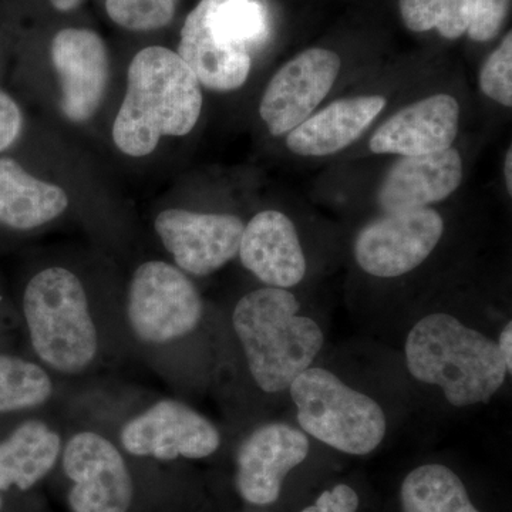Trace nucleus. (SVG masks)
I'll return each mask as SVG.
<instances>
[{"label":"nucleus","mask_w":512,"mask_h":512,"mask_svg":"<svg viewBox=\"0 0 512 512\" xmlns=\"http://www.w3.org/2000/svg\"><path fill=\"white\" fill-rule=\"evenodd\" d=\"M23 131V114L15 99L0 89V154L19 140Z\"/></svg>","instance_id":"nucleus-27"},{"label":"nucleus","mask_w":512,"mask_h":512,"mask_svg":"<svg viewBox=\"0 0 512 512\" xmlns=\"http://www.w3.org/2000/svg\"><path fill=\"white\" fill-rule=\"evenodd\" d=\"M460 128V104L450 94H434L397 111L369 141L375 154L426 156L453 146Z\"/></svg>","instance_id":"nucleus-15"},{"label":"nucleus","mask_w":512,"mask_h":512,"mask_svg":"<svg viewBox=\"0 0 512 512\" xmlns=\"http://www.w3.org/2000/svg\"><path fill=\"white\" fill-rule=\"evenodd\" d=\"M30 343L40 362L79 375L96 359L99 338L82 281L60 266L43 269L23 293Z\"/></svg>","instance_id":"nucleus-5"},{"label":"nucleus","mask_w":512,"mask_h":512,"mask_svg":"<svg viewBox=\"0 0 512 512\" xmlns=\"http://www.w3.org/2000/svg\"><path fill=\"white\" fill-rule=\"evenodd\" d=\"M510 0H471L468 36L476 42H490L500 33Z\"/></svg>","instance_id":"nucleus-26"},{"label":"nucleus","mask_w":512,"mask_h":512,"mask_svg":"<svg viewBox=\"0 0 512 512\" xmlns=\"http://www.w3.org/2000/svg\"><path fill=\"white\" fill-rule=\"evenodd\" d=\"M52 394V379L42 366L0 356V414L42 406Z\"/></svg>","instance_id":"nucleus-22"},{"label":"nucleus","mask_w":512,"mask_h":512,"mask_svg":"<svg viewBox=\"0 0 512 512\" xmlns=\"http://www.w3.org/2000/svg\"><path fill=\"white\" fill-rule=\"evenodd\" d=\"M404 352L410 375L441 387L456 407L490 402L507 376L497 343L447 313L419 320Z\"/></svg>","instance_id":"nucleus-2"},{"label":"nucleus","mask_w":512,"mask_h":512,"mask_svg":"<svg viewBox=\"0 0 512 512\" xmlns=\"http://www.w3.org/2000/svg\"><path fill=\"white\" fill-rule=\"evenodd\" d=\"M62 437L40 420H29L0 443V491H26L45 478L62 454Z\"/></svg>","instance_id":"nucleus-20"},{"label":"nucleus","mask_w":512,"mask_h":512,"mask_svg":"<svg viewBox=\"0 0 512 512\" xmlns=\"http://www.w3.org/2000/svg\"><path fill=\"white\" fill-rule=\"evenodd\" d=\"M200 82L178 53L146 47L128 67L127 92L113 126L121 153L146 157L163 136L191 133L200 120Z\"/></svg>","instance_id":"nucleus-1"},{"label":"nucleus","mask_w":512,"mask_h":512,"mask_svg":"<svg viewBox=\"0 0 512 512\" xmlns=\"http://www.w3.org/2000/svg\"><path fill=\"white\" fill-rule=\"evenodd\" d=\"M52 62L59 76L64 116L74 123L92 119L109 83L106 45L89 29H63L52 40Z\"/></svg>","instance_id":"nucleus-14"},{"label":"nucleus","mask_w":512,"mask_h":512,"mask_svg":"<svg viewBox=\"0 0 512 512\" xmlns=\"http://www.w3.org/2000/svg\"><path fill=\"white\" fill-rule=\"evenodd\" d=\"M63 470L73 485V512H128L133 480L119 448L96 431H80L63 448Z\"/></svg>","instance_id":"nucleus-9"},{"label":"nucleus","mask_w":512,"mask_h":512,"mask_svg":"<svg viewBox=\"0 0 512 512\" xmlns=\"http://www.w3.org/2000/svg\"><path fill=\"white\" fill-rule=\"evenodd\" d=\"M244 222L231 214H201L171 208L154 228L184 274L207 276L238 255Z\"/></svg>","instance_id":"nucleus-12"},{"label":"nucleus","mask_w":512,"mask_h":512,"mask_svg":"<svg viewBox=\"0 0 512 512\" xmlns=\"http://www.w3.org/2000/svg\"><path fill=\"white\" fill-rule=\"evenodd\" d=\"M126 312L138 340L165 345L194 332L204 306L200 292L181 269L163 261H148L134 272Z\"/></svg>","instance_id":"nucleus-7"},{"label":"nucleus","mask_w":512,"mask_h":512,"mask_svg":"<svg viewBox=\"0 0 512 512\" xmlns=\"http://www.w3.org/2000/svg\"><path fill=\"white\" fill-rule=\"evenodd\" d=\"M121 446L131 456L160 461L210 457L221 434L207 417L178 400L164 399L124 424Z\"/></svg>","instance_id":"nucleus-10"},{"label":"nucleus","mask_w":512,"mask_h":512,"mask_svg":"<svg viewBox=\"0 0 512 512\" xmlns=\"http://www.w3.org/2000/svg\"><path fill=\"white\" fill-rule=\"evenodd\" d=\"M309 440L285 423H269L249 434L237 454L238 493L249 504H274L289 471L305 461Z\"/></svg>","instance_id":"nucleus-13"},{"label":"nucleus","mask_w":512,"mask_h":512,"mask_svg":"<svg viewBox=\"0 0 512 512\" xmlns=\"http://www.w3.org/2000/svg\"><path fill=\"white\" fill-rule=\"evenodd\" d=\"M359 497L349 485L339 484L332 490L323 491L316 503L302 512H356Z\"/></svg>","instance_id":"nucleus-28"},{"label":"nucleus","mask_w":512,"mask_h":512,"mask_svg":"<svg viewBox=\"0 0 512 512\" xmlns=\"http://www.w3.org/2000/svg\"><path fill=\"white\" fill-rule=\"evenodd\" d=\"M268 35V12L259 0H201L185 19L178 55L202 86L232 92L247 82L251 52Z\"/></svg>","instance_id":"nucleus-4"},{"label":"nucleus","mask_w":512,"mask_h":512,"mask_svg":"<svg viewBox=\"0 0 512 512\" xmlns=\"http://www.w3.org/2000/svg\"><path fill=\"white\" fill-rule=\"evenodd\" d=\"M82 2L83 0H50V3L60 12H69V10L76 9Z\"/></svg>","instance_id":"nucleus-31"},{"label":"nucleus","mask_w":512,"mask_h":512,"mask_svg":"<svg viewBox=\"0 0 512 512\" xmlns=\"http://www.w3.org/2000/svg\"><path fill=\"white\" fill-rule=\"evenodd\" d=\"M400 13L412 32L439 30L446 39L467 33L471 19V0H399Z\"/></svg>","instance_id":"nucleus-23"},{"label":"nucleus","mask_w":512,"mask_h":512,"mask_svg":"<svg viewBox=\"0 0 512 512\" xmlns=\"http://www.w3.org/2000/svg\"><path fill=\"white\" fill-rule=\"evenodd\" d=\"M2 507H3V500H2V497H0V511H2Z\"/></svg>","instance_id":"nucleus-32"},{"label":"nucleus","mask_w":512,"mask_h":512,"mask_svg":"<svg viewBox=\"0 0 512 512\" xmlns=\"http://www.w3.org/2000/svg\"><path fill=\"white\" fill-rule=\"evenodd\" d=\"M480 89L501 106H512V33L504 37L480 72Z\"/></svg>","instance_id":"nucleus-25"},{"label":"nucleus","mask_w":512,"mask_h":512,"mask_svg":"<svg viewBox=\"0 0 512 512\" xmlns=\"http://www.w3.org/2000/svg\"><path fill=\"white\" fill-rule=\"evenodd\" d=\"M178 0H106L114 23L133 32H148L170 25Z\"/></svg>","instance_id":"nucleus-24"},{"label":"nucleus","mask_w":512,"mask_h":512,"mask_svg":"<svg viewBox=\"0 0 512 512\" xmlns=\"http://www.w3.org/2000/svg\"><path fill=\"white\" fill-rule=\"evenodd\" d=\"M69 207L63 188L33 177L12 157H0V225L15 231L42 227Z\"/></svg>","instance_id":"nucleus-19"},{"label":"nucleus","mask_w":512,"mask_h":512,"mask_svg":"<svg viewBox=\"0 0 512 512\" xmlns=\"http://www.w3.org/2000/svg\"><path fill=\"white\" fill-rule=\"evenodd\" d=\"M463 181V158L450 147L426 156L402 157L384 175L377 202L384 214L429 208L450 197Z\"/></svg>","instance_id":"nucleus-17"},{"label":"nucleus","mask_w":512,"mask_h":512,"mask_svg":"<svg viewBox=\"0 0 512 512\" xmlns=\"http://www.w3.org/2000/svg\"><path fill=\"white\" fill-rule=\"evenodd\" d=\"M504 174L508 194L512 195V148H508L507 156H505Z\"/></svg>","instance_id":"nucleus-30"},{"label":"nucleus","mask_w":512,"mask_h":512,"mask_svg":"<svg viewBox=\"0 0 512 512\" xmlns=\"http://www.w3.org/2000/svg\"><path fill=\"white\" fill-rule=\"evenodd\" d=\"M443 232V218L431 208L384 214L357 234V265L376 278L409 274L429 258Z\"/></svg>","instance_id":"nucleus-8"},{"label":"nucleus","mask_w":512,"mask_h":512,"mask_svg":"<svg viewBox=\"0 0 512 512\" xmlns=\"http://www.w3.org/2000/svg\"><path fill=\"white\" fill-rule=\"evenodd\" d=\"M242 265L271 288L301 284L306 259L295 224L279 211L254 215L242 232L238 251Z\"/></svg>","instance_id":"nucleus-16"},{"label":"nucleus","mask_w":512,"mask_h":512,"mask_svg":"<svg viewBox=\"0 0 512 512\" xmlns=\"http://www.w3.org/2000/svg\"><path fill=\"white\" fill-rule=\"evenodd\" d=\"M403 512H480L463 481L441 464L417 467L402 484Z\"/></svg>","instance_id":"nucleus-21"},{"label":"nucleus","mask_w":512,"mask_h":512,"mask_svg":"<svg viewBox=\"0 0 512 512\" xmlns=\"http://www.w3.org/2000/svg\"><path fill=\"white\" fill-rule=\"evenodd\" d=\"M340 57L312 47L285 63L266 86L259 116L272 136H284L308 120L338 80Z\"/></svg>","instance_id":"nucleus-11"},{"label":"nucleus","mask_w":512,"mask_h":512,"mask_svg":"<svg viewBox=\"0 0 512 512\" xmlns=\"http://www.w3.org/2000/svg\"><path fill=\"white\" fill-rule=\"evenodd\" d=\"M498 350L503 356L507 373L512 372V322H508L500 335V342L497 343Z\"/></svg>","instance_id":"nucleus-29"},{"label":"nucleus","mask_w":512,"mask_h":512,"mask_svg":"<svg viewBox=\"0 0 512 512\" xmlns=\"http://www.w3.org/2000/svg\"><path fill=\"white\" fill-rule=\"evenodd\" d=\"M289 390L302 430L315 439L352 456H366L382 444L387 429L382 407L329 370L309 367Z\"/></svg>","instance_id":"nucleus-6"},{"label":"nucleus","mask_w":512,"mask_h":512,"mask_svg":"<svg viewBox=\"0 0 512 512\" xmlns=\"http://www.w3.org/2000/svg\"><path fill=\"white\" fill-rule=\"evenodd\" d=\"M386 107L383 96H357L329 104L289 131L286 146L303 157H325L345 150L365 133Z\"/></svg>","instance_id":"nucleus-18"},{"label":"nucleus","mask_w":512,"mask_h":512,"mask_svg":"<svg viewBox=\"0 0 512 512\" xmlns=\"http://www.w3.org/2000/svg\"><path fill=\"white\" fill-rule=\"evenodd\" d=\"M298 299L288 289H256L242 296L232 313V326L248 369L259 389L279 393L311 367L322 349V329L299 316Z\"/></svg>","instance_id":"nucleus-3"}]
</instances>
